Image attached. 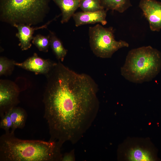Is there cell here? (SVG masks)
Returning a JSON list of instances; mask_svg holds the SVG:
<instances>
[{
  "label": "cell",
  "instance_id": "7c38bea8",
  "mask_svg": "<svg viewBox=\"0 0 161 161\" xmlns=\"http://www.w3.org/2000/svg\"><path fill=\"white\" fill-rule=\"evenodd\" d=\"M154 154L149 149L137 145L129 149L127 157L131 161H153L156 158Z\"/></svg>",
  "mask_w": 161,
  "mask_h": 161
},
{
  "label": "cell",
  "instance_id": "5bb4252c",
  "mask_svg": "<svg viewBox=\"0 0 161 161\" xmlns=\"http://www.w3.org/2000/svg\"><path fill=\"white\" fill-rule=\"evenodd\" d=\"M101 5L105 9L116 10L123 13L131 7V0H99Z\"/></svg>",
  "mask_w": 161,
  "mask_h": 161
},
{
  "label": "cell",
  "instance_id": "3957f363",
  "mask_svg": "<svg viewBox=\"0 0 161 161\" xmlns=\"http://www.w3.org/2000/svg\"><path fill=\"white\" fill-rule=\"evenodd\" d=\"M161 69V53L149 46L129 51L120 71L128 80L142 83L152 80Z\"/></svg>",
  "mask_w": 161,
  "mask_h": 161
},
{
  "label": "cell",
  "instance_id": "ba28073f",
  "mask_svg": "<svg viewBox=\"0 0 161 161\" xmlns=\"http://www.w3.org/2000/svg\"><path fill=\"white\" fill-rule=\"evenodd\" d=\"M56 63L48 59H43L34 53L24 62L20 63L15 62L14 64L36 74H47Z\"/></svg>",
  "mask_w": 161,
  "mask_h": 161
},
{
  "label": "cell",
  "instance_id": "6da1fadb",
  "mask_svg": "<svg viewBox=\"0 0 161 161\" xmlns=\"http://www.w3.org/2000/svg\"><path fill=\"white\" fill-rule=\"evenodd\" d=\"M46 75L43 100L49 141L62 145L67 141L75 142L97 114L98 86L89 75L76 73L59 61Z\"/></svg>",
  "mask_w": 161,
  "mask_h": 161
},
{
  "label": "cell",
  "instance_id": "9a60e30c",
  "mask_svg": "<svg viewBox=\"0 0 161 161\" xmlns=\"http://www.w3.org/2000/svg\"><path fill=\"white\" fill-rule=\"evenodd\" d=\"M50 46L57 59L63 61L67 51L62 44L61 40L53 32L50 31Z\"/></svg>",
  "mask_w": 161,
  "mask_h": 161
},
{
  "label": "cell",
  "instance_id": "30bf717a",
  "mask_svg": "<svg viewBox=\"0 0 161 161\" xmlns=\"http://www.w3.org/2000/svg\"><path fill=\"white\" fill-rule=\"evenodd\" d=\"M107 9H104L94 12H78L73 15L75 25L78 27L82 25L100 23L103 25L107 23L106 20Z\"/></svg>",
  "mask_w": 161,
  "mask_h": 161
},
{
  "label": "cell",
  "instance_id": "5b68a950",
  "mask_svg": "<svg viewBox=\"0 0 161 161\" xmlns=\"http://www.w3.org/2000/svg\"><path fill=\"white\" fill-rule=\"evenodd\" d=\"M90 47L94 54L102 58H111L113 54L119 49L128 47L126 42L116 41L112 27L105 28L97 24L89 28Z\"/></svg>",
  "mask_w": 161,
  "mask_h": 161
},
{
  "label": "cell",
  "instance_id": "d6986e66",
  "mask_svg": "<svg viewBox=\"0 0 161 161\" xmlns=\"http://www.w3.org/2000/svg\"><path fill=\"white\" fill-rule=\"evenodd\" d=\"M12 126V123L8 111L1 117L0 128L4 130L5 132H8L10 131Z\"/></svg>",
  "mask_w": 161,
  "mask_h": 161
},
{
  "label": "cell",
  "instance_id": "2e32d148",
  "mask_svg": "<svg viewBox=\"0 0 161 161\" xmlns=\"http://www.w3.org/2000/svg\"><path fill=\"white\" fill-rule=\"evenodd\" d=\"M32 42L40 51L47 52L50 46L49 35L45 36L37 34L33 36Z\"/></svg>",
  "mask_w": 161,
  "mask_h": 161
},
{
  "label": "cell",
  "instance_id": "8fae6325",
  "mask_svg": "<svg viewBox=\"0 0 161 161\" xmlns=\"http://www.w3.org/2000/svg\"><path fill=\"white\" fill-rule=\"evenodd\" d=\"M59 7L61 12L62 24L68 22L79 7L81 0H52Z\"/></svg>",
  "mask_w": 161,
  "mask_h": 161
},
{
  "label": "cell",
  "instance_id": "4fadbf2b",
  "mask_svg": "<svg viewBox=\"0 0 161 161\" xmlns=\"http://www.w3.org/2000/svg\"><path fill=\"white\" fill-rule=\"evenodd\" d=\"M12 123L11 131L14 132L17 128L22 129L24 126L26 119V114L22 109L14 107L9 111Z\"/></svg>",
  "mask_w": 161,
  "mask_h": 161
},
{
  "label": "cell",
  "instance_id": "9c48e42d",
  "mask_svg": "<svg viewBox=\"0 0 161 161\" xmlns=\"http://www.w3.org/2000/svg\"><path fill=\"white\" fill-rule=\"evenodd\" d=\"M18 92L10 85L1 82L0 84V116L1 117L18 103Z\"/></svg>",
  "mask_w": 161,
  "mask_h": 161
},
{
  "label": "cell",
  "instance_id": "ac0fdd59",
  "mask_svg": "<svg viewBox=\"0 0 161 161\" xmlns=\"http://www.w3.org/2000/svg\"><path fill=\"white\" fill-rule=\"evenodd\" d=\"M15 62L6 58L1 57L0 58V75L6 74L10 71L15 65Z\"/></svg>",
  "mask_w": 161,
  "mask_h": 161
},
{
  "label": "cell",
  "instance_id": "277c9868",
  "mask_svg": "<svg viewBox=\"0 0 161 161\" xmlns=\"http://www.w3.org/2000/svg\"><path fill=\"white\" fill-rule=\"evenodd\" d=\"M50 0H0V19L13 25L42 22L49 12Z\"/></svg>",
  "mask_w": 161,
  "mask_h": 161
},
{
  "label": "cell",
  "instance_id": "52a82bcc",
  "mask_svg": "<svg viewBox=\"0 0 161 161\" xmlns=\"http://www.w3.org/2000/svg\"><path fill=\"white\" fill-rule=\"evenodd\" d=\"M61 15L55 16L53 19L40 26L33 27L24 24H14L13 26L16 27L18 30L16 36L19 39V45L21 50H26L30 48L32 45L31 41L33 37V35L35 30L47 28L48 25L53 21L56 20Z\"/></svg>",
  "mask_w": 161,
  "mask_h": 161
},
{
  "label": "cell",
  "instance_id": "7a4b0ae2",
  "mask_svg": "<svg viewBox=\"0 0 161 161\" xmlns=\"http://www.w3.org/2000/svg\"><path fill=\"white\" fill-rule=\"evenodd\" d=\"M14 132H5L0 137V161H61V146L58 143L21 140Z\"/></svg>",
  "mask_w": 161,
  "mask_h": 161
},
{
  "label": "cell",
  "instance_id": "e0dca14e",
  "mask_svg": "<svg viewBox=\"0 0 161 161\" xmlns=\"http://www.w3.org/2000/svg\"><path fill=\"white\" fill-rule=\"evenodd\" d=\"M79 7L84 12H96L104 9L99 0H81Z\"/></svg>",
  "mask_w": 161,
  "mask_h": 161
},
{
  "label": "cell",
  "instance_id": "8992f818",
  "mask_svg": "<svg viewBox=\"0 0 161 161\" xmlns=\"http://www.w3.org/2000/svg\"><path fill=\"white\" fill-rule=\"evenodd\" d=\"M139 6L148 21L151 30L160 31L161 29V2L156 0H141Z\"/></svg>",
  "mask_w": 161,
  "mask_h": 161
},
{
  "label": "cell",
  "instance_id": "ffe728a7",
  "mask_svg": "<svg viewBox=\"0 0 161 161\" xmlns=\"http://www.w3.org/2000/svg\"><path fill=\"white\" fill-rule=\"evenodd\" d=\"M75 160L74 152L72 151L69 153H65L63 155L61 161H74Z\"/></svg>",
  "mask_w": 161,
  "mask_h": 161
}]
</instances>
